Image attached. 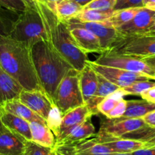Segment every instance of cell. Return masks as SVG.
<instances>
[{
  "label": "cell",
  "mask_w": 155,
  "mask_h": 155,
  "mask_svg": "<svg viewBox=\"0 0 155 155\" xmlns=\"http://www.w3.org/2000/svg\"><path fill=\"white\" fill-rule=\"evenodd\" d=\"M0 68L26 90L42 89L30 48L9 36L0 34Z\"/></svg>",
  "instance_id": "cell-1"
},
{
  "label": "cell",
  "mask_w": 155,
  "mask_h": 155,
  "mask_svg": "<svg viewBox=\"0 0 155 155\" xmlns=\"http://www.w3.org/2000/svg\"><path fill=\"white\" fill-rule=\"evenodd\" d=\"M30 51L41 87L54 103L59 83L74 68L54 49L48 40L36 42Z\"/></svg>",
  "instance_id": "cell-2"
},
{
  "label": "cell",
  "mask_w": 155,
  "mask_h": 155,
  "mask_svg": "<svg viewBox=\"0 0 155 155\" xmlns=\"http://www.w3.org/2000/svg\"><path fill=\"white\" fill-rule=\"evenodd\" d=\"M36 7L40 13L48 36L54 49L77 71H80L87 64V54L77 46L68 24L58 19L43 2L36 0Z\"/></svg>",
  "instance_id": "cell-3"
},
{
  "label": "cell",
  "mask_w": 155,
  "mask_h": 155,
  "mask_svg": "<svg viewBox=\"0 0 155 155\" xmlns=\"http://www.w3.org/2000/svg\"><path fill=\"white\" fill-rule=\"evenodd\" d=\"M9 36L29 48L39 41L48 40L43 19L37 8H27L20 14Z\"/></svg>",
  "instance_id": "cell-4"
},
{
  "label": "cell",
  "mask_w": 155,
  "mask_h": 155,
  "mask_svg": "<svg viewBox=\"0 0 155 155\" xmlns=\"http://www.w3.org/2000/svg\"><path fill=\"white\" fill-rule=\"evenodd\" d=\"M105 51L138 58L155 55V36L148 33L120 34Z\"/></svg>",
  "instance_id": "cell-5"
},
{
  "label": "cell",
  "mask_w": 155,
  "mask_h": 155,
  "mask_svg": "<svg viewBox=\"0 0 155 155\" xmlns=\"http://www.w3.org/2000/svg\"><path fill=\"white\" fill-rule=\"evenodd\" d=\"M54 104L62 115L86 104L80 89L78 71L72 69L61 81L54 95Z\"/></svg>",
  "instance_id": "cell-6"
},
{
  "label": "cell",
  "mask_w": 155,
  "mask_h": 155,
  "mask_svg": "<svg viewBox=\"0 0 155 155\" xmlns=\"http://www.w3.org/2000/svg\"><path fill=\"white\" fill-rule=\"evenodd\" d=\"M94 62L100 65L145 74L155 80V71L150 68L142 58L104 51L100 53V55Z\"/></svg>",
  "instance_id": "cell-7"
},
{
  "label": "cell",
  "mask_w": 155,
  "mask_h": 155,
  "mask_svg": "<svg viewBox=\"0 0 155 155\" xmlns=\"http://www.w3.org/2000/svg\"><path fill=\"white\" fill-rule=\"evenodd\" d=\"M87 62L97 74L104 77V78L114 84L118 86L120 88L127 87L136 81L152 80L149 76L145 74H138V73L131 72L119 68L100 65L89 60H88Z\"/></svg>",
  "instance_id": "cell-8"
},
{
  "label": "cell",
  "mask_w": 155,
  "mask_h": 155,
  "mask_svg": "<svg viewBox=\"0 0 155 155\" xmlns=\"http://www.w3.org/2000/svg\"><path fill=\"white\" fill-rule=\"evenodd\" d=\"M147 125L142 118H107L101 122L99 132L110 136L121 138Z\"/></svg>",
  "instance_id": "cell-9"
},
{
  "label": "cell",
  "mask_w": 155,
  "mask_h": 155,
  "mask_svg": "<svg viewBox=\"0 0 155 155\" xmlns=\"http://www.w3.org/2000/svg\"><path fill=\"white\" fill-rule=\"evenodd\" d=\"M66 23L70 28L83 27L86 29L99 39L104 51L107 50L119 36L117 30L113 27L107 25L103 22H85L73 18Z\"/></svg>",
  "instance_id": "cell-10"
},
{
  "label": "cell",
  "mask_w": 155,
  "mask_h": 155,
  "mask_svg": "<svg viewBox=\"0 0 155 155\" xmlns=\"http://www.w3.org/2000/svg\"><path fill=\"white\" fill-rule=\"evenodd\" d=\"M18 99L45 120L54 106V103L42 89H23Z\"/></svg>",
  "instance_id": "cell-11"
},
{
  "label": "cell",
  "mask_w": 155,
  "mask_h": 155,
  "mask_svg": "<svg viewBox=\"0 0 155 155\" xmlns=\"http://www.w3.org/2000/svg\"><path fill=\"white\" fill-rule=\"evenodd\" d=\"M154 21L155 11L141 7L133 19L116 29L123 35L146 33Z\"/></svg>",
  "instance_id": "cell-12"
},
{
  "label": "cell",
  "mask_w": 155,
  "mask_h": 155,
  "mask_svg": "<svg viewBox=\"0 0 155 155\" xmlns=\"http://www.w3.org/2000/svg\"><path fill=\"white\" fill-rule=\"evenodd\" d=\"M92 113L86 104L70 110L62 117L58 133L56 136V143L61 142L87 118L92 117Z\"/></svg>",
  "instance_id": "cell-13"
},
{
  "label": "cell",
  "mask_w": 155,
  "mask_h": 155,
  "mask_svg": "<svg viewBox=\"0 0 155 155\" xmlns=\"http://www.w3.org/2000/svg\"><path fill=\"white\" fill-rule=\"evenodd\" d=\"M98 141L107 145L114 153H133L141 148H146L145 142L135 139L116 138L98 132L96 134Z\"/></svg>",
  "instance_id": "cell-14"
},
{
  "label": "cell",
  "mask_w": 155,
  "mask_h": 155,
  "mask_svg": "<svg viewBox=\"0 0 155 155\" xmlns=\"http://www.w3.org/2000/svg\"><path fill=\"white\" fill-rule=\"evenodd\" d=\"M70 30L77 46L83 52L100 54L104 51L99 39L90 31L83 27H74Z\"/></svg>",
  "instance_id": "cell-15"
},
{
  "label": "cell",
  "mask_w": 155,
  "mask_h": 155,
  "mask_svg": "<svg viewBox=\"0 0 155 155\" xmlns=\"http://www.w3.org/2000/svg\"><path fill=\"white\" fill-rule=\"evenodd\" d=\"M25 139L6 128L0 129V154L3 155H23Z\"/></svg>",
  "instance_id": "cell-16"
},
{
  "label": "cell",
  "mask_w": 155,
  "mask_h": 155,
  "mask_svg": "<svg viewBox=\"0 0 155 155\" xmlns=\"http://www.w3.org/2000/svg\"><path fill=\"white\" fill-rule=\"evenodd\" d=\"M80 86L85 104H87L94 96L98 88V75L93 68L88 64L78 72Z\"/></svg>",
  "instance_id": "cell-17"
},
{
  "label": "cell",
  "mask_w": 155,
  "mask_h": 155,
  "mask_svg": "<svg viewBox=\"0 0 155 155\" xmlns=\"http://www.w3.org/2000/svg\"><path fill=\"white\" fill-rule=\"evenodd\" d=\"M0 110L16 115L30 123L39 122L47 125L45 120L33 112L27 105L23 104L18 98H15L4 102L0 106Z\"/></svg>",
  "instance_id": "cell-18"
},
{
  "label": "cell",
  "mask_w": 155,
  "mask_h": 155,
  "mask_svg": "<svg viewBox=\"0 0 155 155\" xmlns=\"http://www.w3.org/2000/svg\"><path fill=\"white\" fill-rule=\"evenodd\" d=\"M0 111L2 122L6 128L24 138L25 140H32L30 122L8 112L1 110Z\"/></svg>",
  "instance_id": "cell-19"
},
{
  "label": "cell",
  "mask_w": 155,
  "mask_h": 155,
  "mask_svg": "<svg viewBox=\"0 0 155 155\" xmlns=\"http://www.w3.org/2000/svg\"><path fill=\"white\" fill-rule=\"evenodd\" d=\"M97 75H98V82L97 91L94 96L91 98L90 101L86 104L93 115H98V114H100L97 109L98 104L104 98L108 97L109 95L120 89L119 86L112 83L101 75L98 74H97Z\"/></svg>",
  "instance_id": "cell-20"
},
{
  "label": "cell",
  "mask_w": 155,
  "mask_h": 155,
  "mask_svg": "<svg viewBox=\"0 0 155 155\" xmlns=\"http://www.w3.org/2000/svg\"><path fill=\"white\" fill-rule=\"evenodd\" d=\"M23 87L0 68V106L9 100L18 98Z\"/></svg>",
  "instance_id": "cell-21"
},
{
  "label": "cell",
  "mask_w": 155,
  "mask_h": 155,
  "mask_svg": "<svg viewBox=\"0 0 155 155\" xmlns=\"http://www.w3.org/2000/svg\"><path fill=\"white\" fill-rule=\"evenodd\" d=\"M32 141L42 146L53 148L56 144V137L52 130L46 125L39 122L30 123Z\"/></svg>",
  "instance_id": "cell-22"
},
{
  "label": "cell",
  "mask_w": 155,
  "mask_h": 155,
  "mask_svg": "<svg viewBox=\"0 0 155 155\" xmlns=\"http://www.w3.org/2000/svg\"><path fill=\"white\" fill-rule=\"evenodd\" d=\"M95 135V128L91 120V117L87 118L83 124L74 129L69 135L56 144L75 145L83 140L92 137Z\"/></svg>",
  "instance_id": "cell-23"
},
{
  "label": "cell",
  "mask_w": 155,
  "mask_h": 155,
  "mask_svg": "<svg viewBox=\"0 0 155 155\" xmlns=\"http://www.w3.org/2000/svg\"><path fill=\"white\" fill-rule=\"evenodd\" d=\"M77 155H104L114 153L98 141L96 134L92 137L74 145Z\"/></svg>",
  "instance_id": "cell-24"
},
{
  "label": "cell",
  "mask_w": 155,
  "mask_h": 155,
  "mask_svg": "<svg viewBox=\"0 0 155 155\" xmlns=\"http://www.w3.org/2000/svg\"><path fill=\"white\" fill-rule=\"evenodd\" d=\"M155 110V103L146 100H130L123 118H142L150 112Z\"/></svg>",
  "instance_id": "cell-25"
},
{
  "label": "cell",
  "mask_w": 155,
  "mask_h": 155,
  "mask_svg": "<svg viewBox=\"0 0 155 155\" xmlns=\"http://www.w3.org/2000/svg\"><path fill=\"white\" fill-rule=\"evenodd\" d=\"M83 10V6L75 0H63L57 4L55 15L59 20L67 22L76 18Z\"/></svg>",
  "instance_id": "cell-26"
},
{
  "label": "cell",
  "mask_w": 155,
  "mask_h": 155,
  "mask_svg": "<svg viewBox=\"0 0 155 155\" xmlns=\"http://www.w3.org/2000/svg\"><path fill=\"white\" fill-rule=\"evenodd\" d=\"M139 9V8H131L114 11L111 17L103 23L110 27L117 28L133 19Z\"/></svg>",
  "instance_id": "cell-27"
},
{
  "label": "cell",
  "mask_w": 155,
  "mask_h": 155,
  "mask_svg": "<svg viewBox=\"0 0 155 155\" xmlns=\"http://www.w3.org/2000/svg\"><path fill=\"white\" fill-rule=\"evenodd\" d=\"M20 14L0 7V34L9 36L14 23Z\"/></svg>",
  "instance_id": "cell-28"
},
{
  "label": "cell",
  "mask_w": 155,
  "mask_h": 155,
  "mask_svg": "<svg viewBox=\"0 0 155 155\" xmlns=\"http://www.w3.org/2000/svg\"><path fill=\"white\" fill-rule=\"evenodd\" d=\"M114 11L103 12V11L83 9L76 18L79 21L85 22H104L111 17Z\"/></svg>",
  "instance_id": "cell-29"
},
{
  "label": "cell",
  "mask_w": 155,
  "mask_h": 155,
  "mask_svg": "<svg viewBox=\"0 0 155 155\" xmlns=\"http://www.w3.org/2000/svg\"><path fill=\"white\" fill-rule=\"evenodd\" d=\"M153 87H155V80H146L136 81L135 83H132L130 86L122 88V89L127 94V95H140L143 92Z\"/></svg>",
  "instance_id": "cell-30"
},
{
  "label": "cell",
  "mask_w": 155,
  "mask_h": 155,
  "mask_svg": "<svg viewBox=\"0 0 155 155\" xmlns=\"http://www.w3.org/2000/svg\"><path fill=\"white\" fill-rule=\"evenodd\" d=\"M23 155H53L52 148L42 146L32 140H25Z\"/></svg>",
  "instance_id": "cell-31"
},
{
  "label": "cell",
  "mask_w": 155,
  "mask_h": 155,
  "mask_svg": "<svg viewBox=\"0 0 155 155\" xmlns=\"http://www.w3.org/2000/svg\"><path fill=\"white\" fill-rule=\"evenodd\" d=\"M62 117H63V115L61 114L59 109L58 108L57 106L54 105L52 110L50 112L48 119L46 120L47 126L52 130L55 137L58 133L59 127L61 124Z\"/></svg>",
  "instance_id": "cell-32"
},
{
  "label": "cell",
  "mask_w": 155,
  "mask_h": 155,
  "mask_svg": "<svg viewBox=\"0 0 155 155\" xmlns=\"http://www.w3.org/2000/svg\"><path fill=\"white\" fill-rule=\"evenodd\" d=\"M117 0H92L83 7V9L110 12L114 11Z\"/></svg>",
  "instance_id": "cell-33"
},
{
  "label": "cell",
  "mask_w": 155,
  "mask_h": 155,
  "mask_svg": "<svg viewBox=\"0 0 155 155\" xmlns=\"http://www.w3.org/2000/svg\"><path fill=\"white\" fill-rule=\"evenodd\" d=\"M0 7L17 13H21L28 8L22 0H0Z\"/></svg>",
  "instance_id": "cell-34"
},
{
  "label": "cell",
  "mask_w": 155,
  "mask_h": 155,
  "mask_svg": "<svg viewBox=\"0 0 155 155\" xmlns=\"http://www.w3.org/2000/svg\"><path fill=\"white\" fill-rule=\"evenodd\" d=\"M120 101V100L116 99V98H113V97H111L110 95H109L108 97L104 98L102 101H101V102L98 104L97 109H98V112H99L100 114L107 116L109 114V112H110L114 108L115 106L119 103Z\"/></svg>",
  "instance_id": "cell-35"
},
{
  "label": "cell",
  "mask_w": 155,
  "mask_h": 155,
  "mask_svg": "<svg viewBox=\"0 0 155 155\" xmlns=\"http://www.w3.org/2000/svg\"><path fill=\"white\" fill-rule=\"evenodd\" d=\"M144 0H117L114 11L144 7Z\"/></svg>",
  "instance_id": "cell-36"
},
{
  "label": "cell",
  "mask_w": 155,
  "mask_h": 155,
  "mask_svg": "<svg viewBox=\"0 0 155 155\" xmlns=\"http://www.w3.org/2000/svg\"><path fill=\"white\" fill-rule=\"evenodd\" d=\"M53 155H77L74 145L55 144L52 148Z\"/></svg>",
  "instance_id": "cell-37"
},
{
  "label": "cell",
  "mask_w": 155,
  "mask_h": 155,
  "mask_svg": "<svg viewBox=\"0 0 155 155\" xmlns=\"http://www.w3.org/2000/svg\"><path fill=\"white\" fill-rule=\"evenodd\" d=\"M127 100L122 99L119 101L117 104L115 106L114 108L111 110L110 112H109L108 114L107 115V118H110V119H115V118H120L124 116V114H125L126 110H127Z\"/></svg>",
  "instance_id": "cell-38"
},
{
  "label": "cell",
  "mask_w": 155,
  "mask_h": 155,
  "mask_svg": "<svg viewBox=\"0 0 155 155\" xmlns=\"http://www.w3.org/2000/svg\"><path fill=\"white\" fill-rule=\"evenodd\" d=\"M142 99L146 100L150 102L155 103V87L151 88L148 90L145 91L140 95Z\"/></svg>",
  "instance_id": "cell-39"
},
{
  "label": "cell",
  "mask_w": 155,
  "mask_h": 155,
  "mask_svg": "<svg viewBox=\"0 0 155 155\" xmlns=\"http://www.w3.org/2000/svg\"><path fill=\"white\" fill-rule=\"evenodd\" d=\"M131 154L133 155H155V146L141 148Z\"/></svg>",
  "instance_id": "cell-40"
},
{
  "label": "cell",
  "mask_w": 155,
  "mask_h": 155,
  "mask_svg": "<svg viewBox=\"0 0 155 155\" xmlns=\"http://www.w3.org/2000/svg\"><path fill=\"white\" fill-rule=\"evenodd\" d=\"M142 119L148 127L155 128V110L144 116Z\"/></svg>",
  "instance_id": "cell-41"
},
{
  "label": "cell",
  "mask_w": 155,
  "mask_h": 155,
  "mask_svg": "<svg viewBox=\"0 0 155 155\" xmlns=\"http://www.w3.org/2000/svg\"><path fill=\"white\" fill-rule=\"evenodd\" d=\"M142 60H143L150 68H152L153 70L155 71V55L151 56V57L145 58H142Z\"/></svg>",
  "instance_id": "cell-42"
},
{
  "label": "cell",
  "mask_w": 155,
  "mask_h": 155,
  "mask_svg": "<svg viewBox=\"0 0 155 155\" xmlns=\"http://www.w3.org/2000/svg\"><path fill=\"white\" fill-rule=\"evenodd\" d=\"M144 7L155 11V0H144Z\"/></svg>",
  "instance_id": "cell-43"
},
{
  "label": "cell",
  "mask_w": 155,
  "mask_h": 155,
  "mask_svg": "<svg viewBox=\"0 0 155 155\" xmlns=\"http://www.w3.org/2000/svg\"><path fill=\"white\" fill-rule=\"evenodd\" d=\"M145 145H146V148L147 147L155 146V136L152 138V139H151L150 140L147 141V142H145Z\"/></svg>",
  "instance_id": "cell-44"
},
{
  "label": "cell",
  "mask_w": 155,
  "mask_h": 155,
  "mask_svg": "<svg viewBox=\"0 0 155 155\" xmlns=\"http://www.w3.org/2000/svg\"><path fill=\"white\" fill-rule=\"evenodd\" d=\"M146 33H148V34H150V35H154V36H155V21H154V22L153 23L152 25L151 26V27L148 29V32H147Z\"/></svg>",
  "instance_id": "cell-45"
},
{
  "label": "cell",
  "mask_w": 155,
  "mask_h": 155,
  "mask_svg": "<svg viewBox=\"0 0 155 155\" xmlns=\"http://www.w3.org/2000/svg\"><path fill=\"white\" fill-rule=\"evenodd\" d=\"M75 1L77 2H78L79 4L81 5L82 6H83V7H84L86 5H87L88 3H89L90 2H92V0H75Z\"/></svg>",
  "instance_id": "cell-46"
},
{
  "label": "cell",
  "mask_w": 155,
  "mask_h": 155,
  "mask_svg": "<svg viewBox=\"0 0 155 155\" xmlns=\"http://www.w3.org/2000/svg\"><path fill=\"white\" fill-rule=\"evenodd\" d=\"M104 155H133L131 153H110Z\"/></svg>",
  "instance_id": "cell-47"
},
{
  "label": "cell",
  "mask_w": 155,
  "mask_h": 155,
  "mask_svg": "<svg viewBox=\"0 0 155 155\" xmlns=\"http://www.w3.org/2000/svg\"><path fill=\"white\" fill-rule=\"evenodd\" d=\"M3 126L2 122V120H1V111H0V129L2 128V127Z\"/></svg>",
  "instance_id": "cell-48"
},
{
  "label": "cell",
  "mask_w": 155,
  "mask_h": 155,
  "mask_svg": "<svg viewBox=\"0 0 155 155\" xmlns=\"http://www.w3.org/2000/svg\"><path fill=\"white\" fill-rule=\"evenodd\" d=\"M0 155H3V154H0Z\"/></svg>",
  "instance_id": "cell-49"
}]
</instances>
